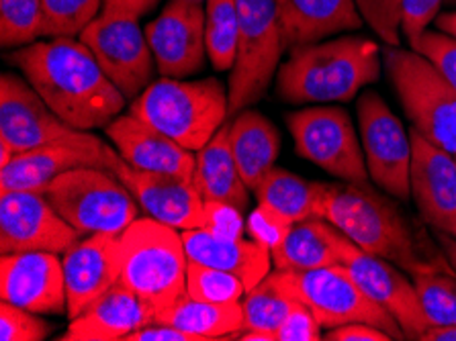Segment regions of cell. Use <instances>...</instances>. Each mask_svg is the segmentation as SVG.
Here are the masks:
<instances>
[{
    "mask_svg": "<svg viewBox=\"0 0 456 341\" xmlns=\"http://www.w3.org/2000/svg\"><path fill=\"white\" fill-rule=\"evenodd\" d=\"M183 241L189 260L201 262L205 266L219 268L224 272L238 276L248 290L271 274V249L256 240L221 233L205 225L186 229V231H183Z\"/></svg>",
    "mask_w": 456,
    "mask_h": 341,
    "instance_id": "cell-24",
    "label": "cell"
},
{
    "mask_svg": "<svg viewBox=\"0 0 456 341\" xmlns=\"http://www.w3.org/2000/svg\"><path fill=\"white\" fill-rule=\"evenodd\" d=\"M44 37L41 0H0V44L25 47Z\"/></svg>",
    "mask_w": 456,
    "mask_h": 341,
    "instance_id": "cell-34",
    "label": "cell"
},
{
    "mask_svg": "<svg viewBox=\"0 0 456 341\" xmlns=\"http://www.w3.org/2000/svg\"><path fill=\"white\" fill-rule=\"evenodd\" d=\"M88 131L74 129L50 109L29 80L17 74L0 78V135L12 143L17 154L41 145L78 139Z\"/></svg>",
    "mask_w": 456,
    "mask_h": 341,
    "instance_id": "cell-17",
    "label": "cell"
},
{
    "mask_svg": "<svg viewBox=\"0 0 456 341\" xmlns=\"http://www.w3.org/2000/svg\"><path fill=\"white\" fill-rule=\"evenodd\" d=\"M287 125L295 139L297 154L303 159L320 166L342 183H369L362 143L346 110L315 104L289 113Z\"/></svg>",
    "mask_w": 456,
    "mask_h": 341,
    "instance_id": "cell-10",
    "label": "cell"
},
{
    "mask_svg": "<svg viewBox=\"0 0 456 341\" xmlns=\"http://www.w3.org/2000/svg\"><path fill=\"white\" fill-rule=\"evenodd\" d=\"M297 303L299 298L289 288L285 272L274 270L241 296L240 304L244 309V331H266L274 336V331L279 329Z\"/></svg>",
    "mask_w": 456,
    "mask_h": 341,
    "instance_id": "cell-31",
    "label": "cell"
},
{
    "mask_svg": "<svg viewBox=\"0 0 456 341\" xmlns=\"http://www.w3.org/2000/svg\"><path fill=\"white\" fill-rule=\"evenodd\" d=\"M53 325L37 317V313L0 303V339L3 341H44L52 336Z\"/></svg>",
    "mask_w": 456,
    "mask_h": 341,
    "instance_id": "cell-38",
    "label": "cell"
},
{
    "mask_svg": "<svg viewBox=\"0 0 456 341\" xmlns=\"http://www.w3.org/2000/svg\"><path fill=\"white\" fill-rule=\"evenodd\" d=\"M438 243L442 248V254L446 256L448 264H451V268L456 274V238H452V235L448 233H438Z\"/></svg>",
    "mask_w": 456,
    "mask_h": 341,
    "instance_id": "cell-47",
    "label": "cell"
},
{
    "mask_svg": "<svg viewBox=\"0 0 456 341\" xmlns=\"http://www.w3.org/2000/svg\"><path fill=\"white\" fill-rule=\"evenodd\" d=\"M105 131L119 156L134 168L176 174V176L192 180V174H195L192 151L183 148L181 143L162 134L148 121L131 113L119 115L107 125Z\"/></svg>",
    "mask_w": 456,
    "mask_h": 341,
    "instance_id": "cell-22",
    "label": "cell"
},
{
    "mask_svg": "<svg viewBox=\"0 0 456 341\" xmlns=\"http://www.w3.org/2000/svg\"><path fill=\"white\" fill-rule=\"evenodd\" d=\"M121 280L151 304L156 317L186 292L183 233L151 217H137L121 233Z\"/></svg>",
    "mask_w": 456,
    "mask_h": 341,
    "instance_id": "cell-5",
    "label": "cell"
},
{
    "mask_svg": "<svg viewBox=\"0 0 456 341\" xmlns=\"http://www.w3.org/2000/svg\"><path fill=\"white\" fill-rule=\"evenodd\" d=\"M413 52L430 61L438 69L442 78L456 90V39L451 35L426 29L410 44Z\"/></svg>",
    "mask_w": 456,
    "mask_h": 341,
    "instance_id": "cell-39",
    "label": "cell"
},
{
    "mask_svg": "<svg viewBox=\"0 0 456 341\" xmlns=\"http://www.w3.org/2000/svg\"><path fill=\"white\" fill-rule=\"evenodd\" d=\"M0 298L37 315L68 313L64 266L58 254H3L0 257Z\"/></svg>",
    "mask_w": 456,
    "mask_h": 341,
    "instance_id": "cell-19",
    "label": "cell"
},
{
    "mask_svg": "<svg viewBox=\"0 0 456 341\" xmlns=\"http://www.w3.org/2000/svg\"><path fill=\"white\" fill-rule=\"evenodd\" d=\"M121 235L93 233L61 257L68 292V319L78 317L121 280Z\"/></svg>",
    "mask_w": 456,
    "mask_h": 341,
    "instance_id": "cell-21",
    "label": "cell"
},
{
    "mask_svg": "<svg viewBox=\"0 0 456 341\" xmlns=\"http://www.w3.org/2000/svg\"><path fill=\"white\" fill-rule=\"evenodd\" d=\"M15 148H12V143L6 139L4 135H0V168H4L6 164L11 162L12 158H15Z\"/></svg>",
    "mask_w": 456,
    "mask_h": 341,
    "instance_id": "cell-49",
    "label": "cell"
},
{
    "mask_svg": "<svg viewBox=\"0 0 456 341\" xmlns=\"http://www.w3.org/2000/svg\"><path fill=\"white\" fill-rule=\"evenodd\" d=\"M276 11L285 52L364 25L356 0H276Z\"/></svg>",
    "mask_w": 456,
    "mask_h": 341,
    "instance_id": "cell-25",
    "label": "cell"
},
{
    "mask_svg": "<svg viewBox=\"0 0 456 341\" xmlns=\"http://www.w3.org/2000/svg\"><path fill=\"white\" fill-rule=\"evenodd\" d=\"M192 183L205 203L227 205L240 213H244L250 205V188L241 178L232 154L230 119L221 125L209 143L197 151Z\"/></svg>",
    "mask_w": 456,
    "mask_h": 341,
    "instance_id": "cell-26",
    "label": "cell"
},
{
    "mask_svg": "<svg viewBox=\"0 0 456 341\" xmlns=\"http://www.w3.org/2000/svg\"><path fill=\"white\" fill-rule=\"evenodd\" d=\"M434 23H436V27H438L442 33L451 35V37L456 39V11L440 12V15L436 17V20H434Z\"/></svg>",
    "mask_w": 456,
    "mask_h": 341,
    "instance_id": "cell-48",
    "label": "cell"
},
{
    "mask_svg": "<svg viewBox=\"0 0 456 341\" xmlns=\"http://www.w3.org/2000/svg\"><path fill=\"white\" fill-rule=\"evenodd\" d=\"M252 192L256 194L258 203L276 208V211L287 215L289 219L297 223L317 217L323 184L309 183V180L297 176L293 172L274 166Z\"/></svg>",
    "mask_w": 456,
    "mask_h": 341,
    "instance_id": "cell-30",
    "label": "cell"
},
{
    "mask_svg": "<svg viewBox=\"0 0 456 341\" xmlns=\"http://www.w3.org/2000/svg\"><path fill=\"white\" fill-rule=\"evenodd\" d=\"M240 35L238 0H207L205 3V41L207 55L217 72L236 64Z\"/></svg>",
    "mask_w": 456,
    "mask_h": 341,
    "instance_id": "cell-32",
    "label": "cell"
},
{
    "mask_svg": "<svg viewBox=\"0 0 456 341\" xmlns=\"http://www.w3.org/2000/svg\"><path fill=\"white\" fill-rule=\"evenodd\" d=\"M282 272L293 295L314 311L326 331L348 323H369L389 333L391 339H407L395 317L358 287L344 264L307 270V272H287V270Z\"/></svg>",
    "mask_w": 456,
    "mask_h": 341,
    "instance_id": "cell-9",
    "label": "cell"
},
{
    "mask_svg": "<svg viewBox=\"0 0 456 341\" xmlns=\"http://www.w3.org/2000/svg\"><path fill=\"white\" fill-rule=\"evenodd\" d=\"M238 53L227 86L230 119L266 94L285 52L276 0H238Z\"/></svg>",
    "mask_w": 456,
    "mask_h": 341,
    "instance_id": "cell-8",
    "label": "cell"
},
{
    "mask_svg": "<svg viewBox=\"0 0 456 341\" xmlns=\"http://www.w3.org/2000/svg\"><path fill=\"white\" fill-rule=\"evenodd\" d=\"M383 66L413 127L456 158V90L411 47L385 45Z\"/></svg>",
    "mask_w": 456,
    "mask_h": 341,
    "instance_id": "cell-6",
    "label": "cell"
},
{
    "mask_svg": "<svg viewBox=\"0 0 456 341\" xmlns=\"http://www.w3.org/2000/svg\"><path fill=\"white\" fill-rule=\"evenodd\" d=\"M230 145L241 178L254 191L274 168L281 135L271 119L258 110L244 109L230 121Z\"/></svg>",
    "mask_w": 456,
    "mask_h": 341,
    "instance_id": "cell-27",
    "label": "cell"
},
{
    "mask_svg": "<svg viewBox=\"0 0 456 341\" xmlns=\"http://www.w3.org/2000/svg\"><path fill=\"white\" fill-rule=\"evenodd\" d=\"M246 284L238 276L224 270L205 266L201 262L189 260L186 268V292L199 301L209 303H240L246 295Z\"/></svg>",
    "mask_w": 456,
    "mask_h": 341,
    "instance_id": "cell-36",
    "label": "cell"
},
{
    "mask_svg": "<svg viewBox=\"0 0 456 341\" xmlns=\"http://www.w3.org/2000/svg\"><path fill=\"white\" fill-rule=\"evenodd\" d=\"M6 60L23 72L53 113L74 129L107 127L127 104L94 53L78 37L36 41L19 47Z\"/></svg>",
    "mask_w": 456,
    "mask_h": 341,
    "instance_id": "cell-1",
    "label": "cell"
},
{
    "mask_svg": "<svg viewBox=\"0 0 456 341\" xmlns=\"http://www.w3.org/2000/svg\"><path fill=\"white\" fill-rule=\"evenodd\" d=\"M154 323L178 327L199 341L230 339L244 331V309L240 303H209L199 301L189 292L172 303L156 317Z\"/></svg>",
    "mask_w": 456,
    "mask_h": 341,
    "instance_id": "cell-29",
    "label": "cell"
},
{
    "mask_svg": "<svg viewBox=\"0 0 456 341\" xmlns=\"http://www.w3.org/2000/svg\"><path fill=\"white\" fill-rule=\"evenodd\" d=\"M158 3H160V0H102V9L127 12V15L142 19L143 15L154 11Z\"/></svg>",
    "mask_w": 456,
    "mask_h": 341,
    "instance_id": "cell-45",
    "label": "cell"
},
{
    "mask_svg": "<svg viewBox=\"0 0 456 341\" xmlns=\"http://www.w3.org/2000/svg\"><path fill=\"white\" fill-rule=\"evenodd\" d=\"M411 137V199L428 225L456 238V158L426 139L416 127Z\"/></svg>",
    "mask_w": 456,
    "mask_h": 341,
    "instance_id": "cell-20",
    "label": "cell"
},
{
    "mask_svg": "<svg viewBox=\"0 0 456 341\" xmlns=\"http://www.w3.org/2000/svg\"><path fill=\"white\" fill-rule=\"evenodd\" d=\"M413 278L430 325H456V278L451 266H436Z\"/></svg>",
    "mask_w": 456,
    "mask_h": 341,
    "instance_id": "cell-33",
    "label": "cell"
},
{
    "mask_svg": "<svg viewBox=\"0 0 456 341\" xmlns=\"http://www.w3.org/2000/svg\"><path fill=\"white\" fill-rule=\"evenodd\" d=\"M323 341H393L389 333L369 323H348L323 333Z\"/></svg>",
    "mask_w": 456,
    "mask_h": 341,
    "instance_id": "cell-43",
    "label": "cell"
},
{
    "mask_svg": "<svg viewBox=\"0 0 456 341\" xmlns=\"http://www.w3.org/2000/svg\"><path fill=\"white\" fill-rule=\"evenodd\" d=\"M156 68L164 78H184L205 66V6L199 0H170L146 25Z\"/></svg>",
    "mask_w": 456,
    "mask_h": 341,
    "instance_id": "cell-16",
    "label": "cell"
},
{
    "mask_svg": "<svg viewBox=\"0 0 456 341\" xmlns=\"http://www.w3.org/2000/svg\"><path fill=\"white\" fill-rule=\"evenodd\" d=\"M44 37H80L102 12V0H41Z\"/></svg>",
    "mask_w": 456,
    "mask_h": 341,
    "instance_id": "cell-35",
    "label": "cell"
},
{
    "mask_svg": "<svg viewBox=\"0 0 456 341\" xmlns=\"http://www.w3.org/2000/svg\"><path fill=\"white\" fill-rule=\"evenodd\" d=\"M82 235L55 211L45 192H0V252H52L64 256Z\"/></svg>",
    "mask_w": 456,
    "mask_h": 341,
    "instance_id": "cell-13",
    "label": "cell"
},
{
    "mask_svg": "<svg viewBox=\"0 0 456 341\" xmlns=\"http://www.w3.org/2000/svg\"><path fill=\"white\" fill-rule=\"evenodd\" d=\"M126 341H199L195 336L166 323H150L131 333Z\"/></svg>",
    "mask_w": 456,
    "mask_h": 341,
    "instance_id": "cell-44",
    "label": "cell"
},
{
    "mask_svg": "<svg viewBox=\"0 0 456 341\" xmlns=\"http://www.w3.org/2000/svg\"><path fill=\"white\" fill-rule=\"evenodd\" d=\"M78 39L88 45L127 101L137 99L151 85L156 60L140 17L102 9Z\"/></svg>",
    "mask_w": 456,
    "mask_h": 341,
    "instance_id": "cell-11",
    "label": "cell"
},
{
    "mask_svg": "<svg viewBox=\"0 0 456 341\" xmlns=\"http://www.w3.org/2000/svg\"><path fill=\"white\" fill-rule=\"evenodd\" d=\"M156 321L151 304L117 282L99 301L70 319L61 341H126L131 333Z\"/></svg>",
    "mask_w": 456,
    "mask_h": 341,
    "instance_id": "cell-23",
    "label": "cell"
},
{
    "mask_svg": "<svg viewBox=\"0 0 456 341\" xmlns=\"http://www.w3.org/2000/svg\"><path fill=\"white\" fill-rule=\"evenodd\" d=\"M356 6L364 23L375 31L385 45L399 47L403 39V0H356Z\"/></svg>",
    "mask_w": 456,
    "mask_h": 341,
    "instance_id": "cell-37",
    "label": "cell"
},
{
    "mask_svg": "<svg viewBox=\"0 0 456 341\" xmlns=\"http://www.w3.org/2000/svg\"><path fill=\"white\" fill-rule=\"evenodd\" d=\"M276 341H322L323 327L305 303L299 301L274 331Z\"/></svg>",
    "mask_w": 456,
    "mask_h": 341,
    "instance_id": "cell-41",
    "label": "cell"
},
{
    "mask_svg": "<svg viewBox=\"0 0 456 341\" xmlns=\"http://www.w3.org/2000/svg\"><path fill=\"white\" fill-rule=\"evenodd\" d=\"M340 231L322 217L297 221L282 246L273 252L274 270L307 272L340 264Z\"/></svg>",
    "mask_w": 456,
    "mask_h": 341,
    "instance_id": "cell-28",
    "label": "cell"
},
{
    "mask_svg": "<svg viewBox=\"0 0 456 341\" xmlns=\"http://www.w3.org/2000/svg\"><path fill=\"white\" fill-rule=\"evenodd\" d=\"M444 4H451V6H456V0H444Z\"/></svg>",
    "mask_w": 456,
    "mask_h": 341,
    "instance_id": "cell-50",
    "label": "cell"
},
{
    "mask_svg": "<svg viewBox=\"0 0 456 341\" xmlns=\"http://www.w3.org/2000/svg\"><path fill=\"white\" fill-rule=\"evenodd\" d=\"M442 4H444V0H403L402 33L407 44L419 37L436 20Z\"/></svg>",
    "mask_w": 456,
    "mask_h": 341,
    "instance_id": "cell-42",
    "label": "cell"
},
{
    "mask_svg": "<svg viewBox=\"0 0 456 341\" xmlns=\"http://www.w3.org/2000/svg\"><path fill=\"white\" fill-rule=\"evenodd\" d=\"M342 233V231H340ZM340 249V264H344L348 274L354 278L358 287L369 295L377 304L389 311L395 321L402 325L407 339H421L430 321L421 309L418 290L402 268L385 260V257L362 252L346 235H340L338 241Z\"/></svg>",
    "mask_w": 456,
    "mask_h": 341,
    "instance_id": "cell-14",
    "label": "cell"
},
{
    "mask_svg": "<svg viewBox=\"0 0 456 341\" xmlns=\"http://www.w3.org/2000/svg\"><path fill=\"white\" fill-rule=\"evenodd\" d=\"M419 341H456V325H430Z\"/></svg>",
    "mask_w": 456,
    "mask_h": 341,
    "instance_id": "cell-46",
    "label": "cell"
},
{
    "mask_svg": "<svg viewBox=\"0 0 456 341\" xmlns=\"http://www.w3.org/2000/svg\"><path fill=\"white\" fill-rule=\"evenodd\" d=\"M276 72V94L289 104L348 102L375 85L383 72L379 44L358 35H340L295 47Z\"/></svg>",
    "mask_w": 456,
    "mask_h": 341,
    "instance_id": "cell-3",
    "label": "cell"
},
{
    "mask_svg": "<svg viewBox=\"0 0 456 341\" xmlns=\"http://www.w3.org/2000/svg\"><path fill=\"white\" fill-rule=\"evenodd\" d=\"M109 170L123 180V184L134 194L137 205L148 217L175 229L205 227L207 205L192 180L176 174L146 172L127 164L119 151L110 150Z\"/></svg>",
    "mask_w": 456,
    "mask_h": 341,
    "instance_id": "cell-15",
    "label": "cell"
},
{
    "mask_svg": "<svg viewBox=\"0 0 456 341\" xmlns=\"http://www.w3.org/2000/svg\"><path fill=\"white\" fill-rule=\"evenodd\" d=\"M295 225V221H291L287 215H282L276 211V208L258 203V207L254 208L248 217V233L250 238L265 243V246L271 249V254L274 249H279L282 246V241L287 240L289 231H291Z\"/></svg>",
    "mask_w": 456,
    "mask_h": 341,
    "instance_id": "cell-40",
    "label": "cell"
},
{
    "mask_svg": "<svg viewBox=\"0 0 456 341\" xmlns=\"http://www.w3.org/2000/svg\"><path fill=\"white\" fill-rule=\"evenodd\" d=\"M44 192L55 211L80 235H121L140 215V205L123 180L94 166L64 172Z\"/></svg>",
    "mask_w": 456,
    "mask_h": 341,
    "instance_id": "cell-7",
    "label": "cell"
},
{
    "mask_svg": "<svg viewBox=\"0 0 456 341\" xmlns=\"http://www.w3.org/2000/svg\"><path fill=\"white\" fill-rule=\"evenodd\" d=\"M358 129L369 176L383 192L397 200L411 199V137L389 104L375 90H364L356 101Z\"/></svg>",
    "mask_w": 456,
    "mask_h": 341,
    "instance_id": "cell-12",
    "label": "cell"
},
{
    "mask_svg": "<svg viewBox=\"0 0 456 341\" xmlns=\"http://www.w3.org/2000/svg\"><path fill=\"white\" fill-rule=\"evenodd\" d=\"M109 145L93 134L20 151V154H15V158L4 168H0V192H44L52 180L61 176L68 170L82 168V166H94V168L109 170Z\"/></svg>",
    "mask_w": 456,
    "mask_h": 341,
    "instance_id": "cell-18",
    "label": "cell"
},
{
    "mask_svg": "<svg viewBox=\"0 0 456 341\" xmlns=\"http://www.w3.org/2000/svg\"><path fill=\"white\" fill-rule=\"evenodd\" d=\"M230 96L217 78H162L131 101L129 113L154 125L189 151L211 142L230 115Z\"/></svg>",
    "mask_w": 456,
    "mask_h": 341,
    "instance_id": "cell-4",
    "label": "cell"
},
{
    "mask_svg": "<svg viewBox=\"0 0 456 341\" xmlns=\"http://www.w3.org/2000/svg\"><path fill=\"white\" fill-rule=\"evenodd\" d=\"M317 217L331 223L366 254L385 257L416 276L436 266H451L446 256L419 252L413 229L389 194L366 184H323Z\"/></svg>",
    "mask_w": 456,
    "mask_h": 341,
    "instance_id": "cell-2",
    "label": "cell"
}]
</instances>
